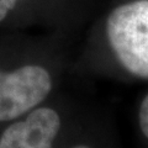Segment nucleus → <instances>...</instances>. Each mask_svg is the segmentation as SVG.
Masks as SVG:
<instances>
[{"instance_id": "1", "label": "nucleus", "mask_w": 148, "mask_h": 148, "mask_svg": "<svg viewBox=\"0 0 148 148\" xmlns=\"http://www.w3.org/2000/svg\"><path fill=\"white\" fill-rule=\"evenodd\" d=\"M106 35L122 67L140 78H148V0L120 5L110 12Z\"/></svg>"}, {"instance_id": "2", "label": "nucleus", "mask_w": 148, "mask_h": 148, "mask_svg": "<svg viewBox=\"0 0 148 148\" xmlns=\"http://www.w3.org/2000/svg\"><path fill=\"white\" fill-rule=\"evenodd\" d=\"M51 89L49 73L40 66L0 71V122L15 120L36 108L48 96Z\"/></svg>"}, {"instance_id": "3", "label": "nucleus", "mask_w": 148, "mask_h": 148, "mask_svg": "<svg viewBox=\"0 0 148 148\" xmlns=\"http://www.w3.org/2000/svg\"><path fill=\"white\" fill-rule=\"evenodd\" d=\"M61 128V117L53 109L32 110L22 121H15L0 136V148H52Z\"/></svg>"}, {"instance_id": "4", "label": "nucleus", "mask_w": 148, "mask_h": 148, "mask_svg": "<svg viewBox=\"0 0 148 148\" xmlns=\"http://www.w3.org/2000/svg\"><path fill=\"white\" fill-rule=\"evenodd\" d=\"M138 121L142 133L146 138H148V95L145 96L140 106V112H138Z\"/></svg>"}, {"instance_id": "5", "label": "nucleus", "mask_w": 148, "mask_h": 148, "mask_svg": "<svg viewBox=\"0 0 148 148\" xmlns=\"http://www.w3.org/2000/svg\"><path fill=\"white\" fill-rule=\"evenodd\" d=\"M17 1L18 0H0V22L5 20L9 12L15 8Z\"/></svg>"}, {"instance_id": "6", "label": "nucleus", "mask_w": 148, "mask_h": 148, "mask_svg": "<svg viewBox=\"0 0 148 148\" xmlns=\"http://www.w3.org/2000/svg\"><path fill=\"white\" fill-rule=\"evenodd\" d=\"M72 148H90L88 146H84V145H79V146H75V147H72Z\"/></svg>"}]
</instances>
